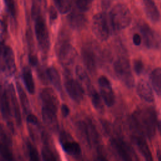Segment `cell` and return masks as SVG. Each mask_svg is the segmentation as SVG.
Here are the masks:
<instances>
[{
  "label": "cell",
  "mask_w": 161,
  "mask_h": 161,
  "mask_svg": "<svg viewBox=\"0 0 161 161\" xmlns=\"http://www.w3.org/2000/svg\"><path fill=\"white\" fill-rule=\"evenodd\" d=\"M133 42L136 46H138L141 44L142 38H141V36L139 34L135 33V34L133 35Z\"/></svg>",
  "instance_id": "40"
},
{
  "label": "cell",
  "mask_w": 161,
  "mask_h": 161,
  "mask_svg": "<svg viewBox=\"0 0 161 161\" xmlns=\"http://www.w3.org/2000/svg\"><path fill=\"white\" fill-rule=\"evenodd\" d=\"M2 70L8 75H13L16 71L14 55L9 46H4L2 51Z\"/></svg>",
  "instance_id": "11"
},
{
  "label": "cell",
  "mask_w": 161,
  "mask_h": 161,
  "mask_svg": "<svg viewBox=\"0 0 161 161\" xmlns=\"http://www.w3.org/2000/svg\"><path fill=\"white\" fill-rule=\"evenodd\" d=\"M57 12L56 9L53 6H51L49 8V18L51 23L53 22L57 18Z\"/></svg>",
  "instance_id": "37"
},
{
  "label": "cell",
  "mask_w": 161,
  "mask_h": 161,
  "mask_svg": "<svg viewBox=\"0 0 161 161\" xmlns=\"http://www.w3.org/2000/svg\"><path fill=\"white\" fill-rule=\"evenodd\" d=\"M28 60L30 65L32 66H36L38 64V58L35 54H29Z\"/></svg>",
  "instance_id": "39"
},
{
  "label": "cell",
  "mask_w": 161,
  "mask_h": 161,
  "mask_svg": "<svg viewBox=\"0 0 161 161\" xmlns=\"http://www.w3.org/2000/svg\"><path fill=\"white\" fill-rule=\"evenodd\" d=\"M42 114L44 122L48 126L53 128L57 126V112L43 106Z\"/></svg>",
  "instance_id": "26"
},
{
  "label": "cell",
  "mask_w": 161,
  "mask_h": 161,
  "mask_svg": "<svg viewBox=\"0 0 161 161\" xmlns=\"http://www.w3.org/2000/svg\"><path fill=\"white\" fill-rule=\"evenodd\" d=\"M5 5L6 6L7 10L8 11V13H9L10 16L13 19H16V11L14 4V0H4Z\"/></svg>",
  "instance_id": "35"
},
{
  "label": "cell",
  "mask_w": 161,
  "mask_h": 161,
  "mask_svg": "<svg viewBox=\"0 0 161 161\" xmlns=\"http://www.w3.org/2000/svg\"><path fill=\"white\" fill-rule=\"evenodd\" d=\"M74 1L80 11H86L91 8L92 0H74Z\"/></svg>",
  "instance_id": "34"
},
{
  "label": "cell",
  "mask_w": 161,
  "mask_h": 161,
  "mask_svg": "<svg viewBox=\"0 0 161 161\" xmlns=\"http://www.w3.org/2000/svg\"><path fill=\"white\" fill-rule=\"evenodd\" d=\"M89 93L91 96L92 103L95 109H96L99 111H103L104 108L100 95L93 87L89 91Z\"/></svg>",
  "instance_id": "30"
},
{
  "label": "cell",
  "mask_w": 161,
  "mask_h": 161,
  "mask_svg": "<svg viewBox=\"0 0 161 161\" xmlns=\"http://www.w3.org/2000/svg\"><path fill=\"white\" fill-rule=\"evenodd\" d=\"M136 91L138 96L147 102H152L154 99L152 89L150 84L145 80H140L136 86Z\"/></svg>",
  "instance_id": "18"
},
{
  "label": "cell",
  "mask_w": 161,
  "mask_h": 161,
  "mask_svg": "<svg viewBox=\"0 0 161 161\" xmlns=\"http://www.w3.org/2000/svg\"><path fill=\"white\" fill-rule=\"evenodd\" d=\"M65 87L67 94L72 100L78 103L81 102L84 97V88L78 81L70 77L67 69L65 75Z\"/></svg>",
  "instance_id": "7"
},
{
  "label": "cell",
  "mask_w": 161,
  "mask_h": 161,
  "mask_svg": "<svg viewBox=\"0 0 161 161\" xmlns=\"http://www.w3.org/2000/svg\"><path fill=\"white\" fill-rule=\"evenodd\" d=\"M158 127L160 133V134H161V120L159 121V123H158Z\"/></svg>",
  "instance_id": "43"
},
{
  "label": "cell",
  "mask_w": 161,
  "mask_h": 161,
  "mask_svg": "<svg viewBox=\"0 0 161 161\" xmlns=\"http://www.w3.org/2000/svg\"><path fill=\"white\" fill-rule=\"evenodd\" d=\"M23 80L27 91L30 94L35 92V84L31 69L28 67H25L22 72Z\"/></svg>",
  "instance_id": "25"
},
{
  "label": "cell",
  "mask_w": 161,
  "mask_h": 161,
  "mask_svg": "<svg viewBox=\"0 0 161 161\" xmlns=\"http://www.w3.org/2000/svg\"><path fill=\"white\" fill-rule=\"evenodd\" d=\"M28 155L30 161H40L36 148L29 141L26 142Z\"/></svg>",
  "instance_id": "32"
},
{
  "label": "cell",
  "mask_w": 161,
  "mask_h": 161,
  "mask_svg": "<svg viewBox=\"0 0 161 161\" xmlns=\"http://www.w3.org/2000/svg\"><path fill=\"white\" fill-rule=\"evenodd\" d=\"M143 67H144L143 64L142 60L137 59L134 61L133 68H134V70L136 74H138V75L141 74L143 70Z\"/></svg>",
  "instance_id": "36"
},
{
  "label": "cell",
  "mask_w": 161,
  "mask_h": 161,
  "mask_svg": "<svg viewBox=\"0 0 161 161\" xmlns=\"http://www.w3.org/2000/svg\"><path fill=\"white\" fill-rule=\"evenodd\" d=\"M63 38L61 36L57 50L60 64L67 68L74 64L77 53L75 48L69 43L67 38Z\"/></svg>",
  "instance_id": "4"
},
{
  "label": "cell",
  "mask_w": 161,
  "mask_h": 161,
  "mask_svg": "<svg viewBox=\"0 0 161 161\" xmlns=\"http://www.w3.org/2000/svg\"><path fill=\"white\" fill-rule=\"evenodd\" d=\"M75 73L77 75V77H78L80 84L82 87H85L86 89L87 90L88 92L93 87L91 85V80L89 79V77L85 71V70L80 65H77L75 68Z\"/></svg>",
  "instance_id": "27"
},
{
  "label": "cell",
  "mask_w": 161,
  "mask_h": 161,
  "mask_svg": "<svg viewBox=\"0 0 161 161\" xmlns=\"http://www.w3.org/2000/svg\"><path fill=\"white\" fill-rule=\"evenodd\" d=\"M140 30L146 47L151 49H158L161 47V37L147 24L142 23Z\"/></svg>",
  "instance_id": "8"
},
{
  "label": "cell",
  "mask_w": 161,
  "mask_h": 161,
  "mask_svg": "<svg viewBox=\"0 0 161 161\" xmlns=\"http://www.w3.org/2000/svg\"><path fill=\"white\" fill-rule=\"evenodd\" d=\"M26 120L29 123H31L34 125H36L38 122L36 116L33 114H28L26 116Z\"/></svg>",
  "instance_id": "38"
},
{
  "label": "cell",
  "mask_w": 161,
  "mask_h": 161,
  "mask_svg": "<svg viewBox=\"0 0 161 161\" xmlns=\"http://www.w3.org/2000/svg\"><path fill=\"white\" fill-rule=\"evenodd\" d=\"M60 142L64 150L73 157H79L81 153L80 145L77 142L70 140V137L66 133H62L60 135Z\"/></svg>",
  "instance_id": "13"
},
{
  "label": "cell",
  "mask_w": 161,
  "mask_h": 161,
  "mask_svg": "<svg viewBox=\"0 0 161 161\" xmlns=\"http://www.w3.org/2000/svg\"><path fill=\"white\" fill-rule=\"evenodd\" d=\"M92 30L94 35L100 41L104 42L108 39L109 30L106 15L104 13H99L93 16Z\"/></svg>",
  "instance_id": "6"
},
{
  "label": "cell",
  "mask_w": 161,
  "mask_h": 161,
  "mask_svg": "<svg viewBox=\"0 0 161 161\" xmlns=\"http://www.w3.org/2000/svg\"><path fill=\"white\" fill-rule=\"evenodd\" d=\"M97 161H98V160H97Z\"/></svg>",
  "instance_id": "44"
},
{
  "label": "cell",
  "mask_w": 161,
  "mask_h": 161,
  "mask_svg": "<svg viewBox=\"0 0 161 161\" xmlns=\"http://www.w3.org/2000/svg\"><path fill=\"white\" fill-rule=\"evenodd\" d=\"M61 111L63 116L64 117H67L70 113V110L69 107L66 104H62L61 106Z\"/></svg>",
  "instance_id": "41"
},
{
  "label": "cell",
  "mask_w": 161,
  "mask_h": 161,
  "mask_svg": "<svg viewBox=\"0 0 161 161\" xmlns=\"http://www.w3.org/2000/svg\"><path fill=\"white\" fill-rule=\"evenodd\" d=\"M111 144L123 161H133L130 149L123 140L120 138H112Z\"/></svg>",
  "instance_id": "12"
},
{
  "label": "cell",
  "mask_w": 161,
  "mask_h": 161,
  "mask_svg": "<svg viewBox=\"0 0 161 161\" xmlns=\"http://www.w3.org/2000/svg\"><path fill=\"white\" fill-rule=\"evenodd\" d=\"M157 158L158 161H161V150H158L157 152Z\"/></svg>",
  "instance_id": "42"
},
{
  "label": "cell",
  "mask_w": 161,
  "mask_h": 161,
  "mask_svg": "<svg viewBox=\"0 0 161 161\" xmlns=\"http://www.w3.org/2000/svg\"><path fill=\"white\" fill-rule=\"evenodd\" d=\"M134 141L145 160L153 161L152 153L145 139L142 136H135Z\"/></svg>",
  "instance_id": "21"
},
{
  "label": "cell",
  "mask_w": 161,
  "mask_h": 161,
  "mask_svg": "<svg viewBox=\"0 0 161 161\" xmlns=\"http://www.w3.org/2000/svg\"><path fill=\"white\" fill-rule=\"evenodd\" d=\"M144 10L147 18L152 22H157L160 19V13L153 0H143Z\"/></svg>",
  "instance_id": "19"
},
{
  "label": "cell",
  "mask_w": 161,
  "mask_h": 161,
  "mask_svg": "<svg viewBox=\"0 0 161 161\" xmlns=\"http://www.w3.org/2000/svg\"><path fill=\"white\" fill-rule=\"evenodd\" d=\"M46 6V0H32L31 9V18L35 20L38 16H43Z\"/></svg>",
  "instance_id": "24"
},
{
  "label": "cell",
  "mask_w": 161,
  "mask_h": 161,
  "mask_svg": "<svg viewBox=\"0 0 161 161\" xmlns=\"http://www.w3.org/2000/svg\"><path fill=\"white\" fill-rule=\"evenodd\" d=\"M79 128L82 135L90 146H94L98 144L99 142V134L95 126L91 121H80Z\"/></svg>",
  "instance_id": "9"
},
{
  "label": "cell",
  "mask_w": 161,
  "mask_h": 161,
  "mask_svg": "<svg viewBox=\"0 0 161 161\" xmlns=\"http://www.w3.org/2000/svg\"><path fill=\"white\" fill-rule=\"evenodd\" d=\"M16 88L18 93V96L20 100V103L22 106V108L25 113H28L30 111V103L28 99V97L23 90V87L20 85V84L17 82H16Z\"/></svg>",
  "instance_id": "29"
},
{
  "label": "cell",
  "mask_w": 161,
  "mask_h": 161,
  "mask_svg": "<svg viewBox=\"0 0 161 161\" xmlns=\"http://www.w3.org/2000/svg\"><path fill=\"white\" fill-rule=\"evenodd\" d=\"M110 20L114 30L119 31L128 27L131 21L128 8L123 4H117L110 11Z\"/></svg>",
  "instance_id": "2"
},
{
  "label": "cell",
  "mask_w": 161,
  "mask_h": 161,
  "mask_svg": "<svg viewBox=\"0 0 161 161\" xmlns=\"http://www.w3.org/2000/svg\"><path fill=\"white\" fill-rule=\"evenodd\" d=\"M46 72L48 78L52 85L57 89V91L62 92L60 77L57 69L53 67H50L47 69Z\"/></svg>",
  "instance_id": "28"
},
{
  "label": "cell",
  "mask_w": 161,
  "mask_h": 161,
  "mask_svg": "<svg viewBox=\"0 0 161 161\" xmlns=\"http://www.w3.org/2000/svg\"><path fill=\"white\" fill-rule=\"evenodd\" d=\"M35 35L40 48L43 54H47L50 48V36L43 16L36 18L35 20Z\"/></svg>",
  "instance_id": "5"
},
{
  "label": "cell",
  "mask_w": 161,
  "mask_h": 161,
  "mask_svg": "<svg viewBox=\"0 0 161 161\" xmlns=\"http://www.w3.org/2000/svg\"><path fill=\"white\" fill-rule=\"evenodd\" d=\"M42 155L43 161H58L53 152L47 147H44L42 150Z\"/></svg>",
  "instance_id": "33"
},
{
  "label": "cell",
  "mask_w": 161,
  "mask_h": 161,
  "mask_svg": "<svg viewBox=\"0 0 161 161\" xmlns=\"http://www.w3.org/2000/svg\"><path fill=\"white\" fill-rule=\"evenodd\" d=\"M8 91L9 98L11 100L12 109H13L14 117L16 123L18 126H19L21 124V113H20L19 104L18 103V101H17L16 96H15L14 89L12 84H10L9 86Z\"/></svg>",
  "instance_id": "20"
},
{
  "label": "cell",
  "mask_w": 161,
  "mask_h": 161,
  "mask_svg": "<svg viewBox=\"0 0 161 161\" xmlns=\"http://www.w3.org/2000/svg\"><path fill=\"white\" fill-rule=\"evenodd\" d=\"M40 97L43 104V107L50 109L55 112L57 111L58 99L53 90L47 87L43 89L40 93Z\"/></svg>",
  "instance_id": "14"
},
{
  "label": "cell",
  "mask_w": 161,
  "mask_h": 161,
  "mask_svg": "<svg viewBox=\"0 0 161 161\" xmlns=\"http://www.w3.org/2000/svg\"><path fill=\"white\" fill-rule=\"evenodd\" d=\"M55 5L62 14L68 13L71 8V0H53Z\"/></svg>",
  "instance_id": "31"
},
{
  "label": "cell",
  "mask_w": 161,
  "mask_h": 161,
  "mask_svg": "<svg viewBox=\"0 0 161 161\" xmlns=\"http://www.w3.org/2000/svg\"><path fill=\"white\" fill-rule=\"evenodd\" d=\"M1 114L4 119L8 120L11 116L10 98L8 91L4 90L1 98Z\"/></svg>",
  "instance_id": "22"
},
{
  "label": "cell",
  "mask_w": 161,
  "mask_h": 161,
  "mask_svg": "<svg viewBox=\"0 0 161 161\" xmlns=\"http://www.w3.org/2000/svg\"><path fill=\"white\" fill-rule=\"evenodd\" d=\"M67 21L72 28L76 30L83 29L87 23L85 15L77 10H72L67 16Z\"/></svg>",
  "instance_id": "15"
},
{
  "label": "cell",
  "mask_w": 161,
  "mask_h": 161,
  "mask_svg": "<svg viewBox=\"0 0 161 161\" xmlns=\"http://www.w3.org/2000/svg\"><path fill=\"white\" fill-rule=\"evenodd\" d=\"M152 87L157 95L161 96V68H156L152 70L150 75Z\"/></svg>",
  "instance_id": "23"
},
{
  "label": "cell",
  "mask_w": 161,
  "mask_h": 161,
  "mask_svg": "<svg viewBox=\"0 0 161 161\" xmlns=\"http://www.w3.org/2000/svg\"><path fill=\"white\" fill-rule=\"evenodd\" d=\"M131 118L134 126L140 133L148 138H152L155 135L158 124L155 112L152 108H138L133 113Z\"/></svg>",
  "instance_id": "1"
},
{
  "label": "cell",
  "mask_w": 161,
  "mask_h": 161,
  "mask_svg": "<svg viewBox=\"0 0 161 161\" xmlns=\"http://www.w3.org/2000/svg\"><path fill=\"white\" fill-rule=\"evenodd\" d=\"M114 70L116 76L128 87L134 86V77L131 73L128 58L124 55L118 57L114 63Z\"/></svg>",
  "instance_id": "3"
},
{
  "label": "cell",
  "mask_w": 161,
  "mask_h": 161,
  "mask_svg": "<svg viewBox=\"0 0 161 161\" xmlns=\"http://www.w3.org/2000/svg\"><path fill=\"white\" fill-rule=\"evenodd\" d=\"M98 84L100 87L101 96L105 104L109 107L112 106L115 102V96L111 82L106 76L101 75L98 79Z\"/></svg>",
  "instance_id": "10"
},
{
  "label": "cell",
  "mask_w": 161,
  "mask_h": 161,
  "mask_svg": "<svg viewBox=\"0 0 161 161\" xmlns=\"http://www.w3.org/2000/svg\"><path fill=\"white\" fill-rule=\"evenodd\" d=\"M82 56L84 64L87 70L92 74L96 70V59L93 50L89 47H84L82 49Z\"/></svg>",
  "instance_id": "17"
},
{
  "label": "cell",
  "mask_w": 161,
  "mask_h": 161,
  "mask_svg": "<svg viewBox=\"0 0 161 161\" xmlns=\"http://www.w3.org/2000/svg\"><path fill=\"white\" fill-rule=\"evenodd\" d=\"M1 161H13L11 142L2 128L1 130Z\"/></svg>",
  "instance_id": "16"
}]
</instances>
